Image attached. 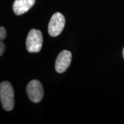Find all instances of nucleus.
<instances>
[{"mask_svg":"<svg viewBox=\"0 0 124 124\" xmlns=\"http://www.w3.org/2000/svg\"><path fill=\"white\" fill-rule=\"evenodd\" d=\"M0 99L4 110L8 111L13 110L15 106L14 91L12 85L9 82L4 81L1 83Z\"/></svg>","mask_w":124,"mask_h":124,"instance_id":"1","label":"nucleus"},{"mask_svg":"<svg viewBox=\"0 0 124 124\" xmlns=\"http://www.w3.org/2000/svg\"><path fill=\"white\" fill-rule=\"evenodd\" d=\"M43 43L42 33L40 30L32 29L26 39V48L30 53H37L41 50Z\"/></svg>","mask_w":124,"mask_h":124,"instance_id":"2","label":"nucleus"},{"mask_svg":"<svg viewBox=\"0 0 124 124\" xmlns=\"http://www.w3.org/2000/svg\"><path fill=\"white\" fill-rule=\"evenodd\" d=\"M65 25V18L59 12L52 15L48 27L49 35L52 37H56L62 33Z\"/></svg>","mask_w":124,"mask_h":124,"instance_id":"3","label":"nucleus"},{"mask_svg":"<svg viewBox=\"0 0 124 124\" xmlns=\"http://www.w3.org/2000/svg\"><path fill=\"white\" fill-rule=\"evenodd\" d=\"M27 93L31 101L36 103H39L44 96L42 85L38 80H31L27 86Z\"/></svg>","mask_w":124,"mask_h":124,"instance_id":"4","label":"nucleus"},{"mask_svg":"<svg viewBox=\"0 0 124 124\" xmlns=\"http://www.w3.org/2000/svg\"><path fill=\"white\" fill-rule=\"evenodd\" d=\"M72 54L67 50L60 52L55 61V70L58 73H63L67 70L71 64Z\"/></svg>","mask_w":124,"mask_h":124,"instance_id":"5","label":"nucleus"},{"mask_svg":"<svg viewBox=\"0 0 124 124\" xmlns=\"http://www.w3.org/2000/svg\"><path fill=\"white\" fill-rule=\"evenodd\" d=\"M35 4V0H15L13 4V9L17 16L25 13Z\"/></svg>","mask_w":124,"mask_h":124,"instance_id":"6","label":"nucleus"},{"mask_svg":"<svg viewBox=\"0 0 124 124\" xmlns=\"http://www.w3.org/2000/svg\"><path fill=\"white\" fill-rule=\"evenodd\" d=\"M7 37V31L4 27H0V40L1 41L4 39H5Z\"/></svg>","mask_w":124,"mask_h":124,"instance_id":"7","label":"nucleus"},{"mask_svg":"<svg viewBox=\"0 0 124 124\" xmlns=\"http://www.w3.org/2000/svg\"><path fill=\"white\" fill-rule=\"evenodd\" d=\"M5 49V46L3 43H0V56H2L4 54Z\"/></svg>","mask_w":124,"mask_h":124,"instance_id":"8","label":"nucleus"},{"mask_svg":"<svg viewBox=\"0 0 124 124\" xmlns=\"http://www.w3.org/2000/svg\"><path fill=\"white\" fill-rule=\"evenodd\" d=\"M122 55H123V58L124 59V47L123 48V51H122Z\"/></svg>","mask_w":124,"mask_h":124,"instance_id":"9","label":"nucleus"}]
</instances>
